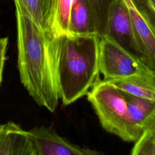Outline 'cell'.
<instances>
[{
  "label": "cell",
  "mask_w": 155,
  "mask_h": 155,
  "mask_svg": "<svg viewBox=\"0 0 155 155\" xmlns=\"http://www.w3.org/2000/svg\"><path fill=\"white\" fill-rule=\"evenodd\" d=\"M104 36L145 64L127 7L122 0L115 1L110 8Z\"/></svg>",
  "instance_id": "8992f818"
},
{
  "label": "cell",
  "mask_w": 155,
  "mask_h": 155,
  "mask_svg": "<svg viewBox=\"0 0 155 155\" xmlns=\"http://www.w3.org/2000/svg\"><path fill=\"white\" fill-rule=\"evenodd\" d=\"M70 35H96L93 16L87 0H73L70 14Z\"/></svg>",
  "instance_id": "8fae6325"
},
{
  "label": "cell",
  "mask_w": 155,
  "mask_h": 155,
  "mask_svg": "<svg viewBox=\"0 0 155 155\" xmlns=\"http://www.w3.org/2000/svg\"><path fill=\"white\" fill-rule=\"evenodd\" d=\"M102 81L112 84L124 93L155 101V74H137Z\"/></svg>",
  "instance_id": "9c48e42d"
},
{
  "label": "cell",
  "mask_w": 155,
  "mask_h": 155,
  "mask_svg": "<svg viewBox=\"0 0 155 155\" xmlns=\"http://www.w3.org/2000/svg\"><path fill=\"white\" fill-rule=\"evenodd\" d=\"M134 143L130 155H155V128L144 131Z\"/></svg>",
  "instance_id": "9a60e30c"
},
{
  "label": "cell",
  "mask_w": 155,
  "mask_h": 155,
  "mask_svg": "<svg viewBox=\"0 0 155 155\" xmlns=\"http://www.w3.org/2000/svg\"><path fill=\"white\" fill-rule=\"evenodd\" d=\"M73 0H51L49 33L53 36L70 35V9Z\"/></svg>",
  "instance_id": "7c38bea8"
},
{
  "label": "cell",
  "mask_w": 155,
  "mask_h": 155,
  "mask_svg": "<svg viewBox=\"0 0 155 155\" xmlns=\"http://www.w3.org/2000/svg\"><path fill=\"white\" fill-rule=\"evenodd\" d=\"M127 7L139 47L143 53L145 64L155 71V30L134 6L131 0H122Z\"/></svg>",
  "instance_id": "52a82bcc"
},
{
  "label": "cell",
  "mask_w": 155,
  "mask_h": 155,
  "mask_svg": "<svg viewBox=\"0 0 155 155\" xmlns=\"http://www.w3.org/2000/svg\"></svg>",
  "instance_id": "d6986e66"
},
{
  "label": "cell",
  "mask_w": 155,
  "mask_h": 155,
  "mask_svg": "<svg viewBox=\"0 0 155 155\" xmlns=\"http://www.w3.org/2000/svg\"><path fill=\"white\" fill-rule=\"evenodd\" d=\"M151 28L155 30V0H131Z\"/></svg>",
  "instance_id": "2e32d148"
},
{
  "label": "cell",
  "mask_w": 155,
  "mask_h": 155,
  "mask_svg": "<svg viewBox=\"0 0 155 155\" xmlns=\"http://www.w3.org/2000/svg\"><path fill=\"white\" fill-rule=\"evenodd\" d=\"M8 44V38H0V84L2 81V72L5 59V53Z\"/></svg>",
  "instance_id": "e0dca14e"
},
{
  "label": "cell",
  "mask_w": 155,
  "mask_h": 155,
  "mask_svg": "<svg viewBox=\"0 0 155 155\" xmlns=\"http://www.w3.org/2000/svg\"><path fill=\"white\" fill-rule=\"evenodd\" d=\"M87 96L104 130L127 142L134 143L140 138L143 133L131 119L118 88L99 79Z\"/></svg>",
  "instance_id": "3957f363"
},
{
  "label": "cell",
  "mask_w": 155,
  "mask_h": 155,
  "mask_svg": "<svg viewBox=\"0 0 155 155\" xmlns=\"http://www.w3.org/2000/svg\"><path fill=\"white\" fill-rule=\"evenodd\" d=\"M45 35L48 62L59 98L64 105H68L86 96L100 79V38L96 35Z\"/></svg>",
  "instance_id": "6da1fadb"
},
{
  "label": "cell",
  "mask_w": 155,
  "mask_h": 155,
  "mask_svg": "<svg viewBox=\"0 0 155 155\" xmlns=\"http://www.w3.org/2000/svg\"><path fill=\"white\" fill-rule=\"evenodd\" d=\"M122 93L130 116L138 129L143 133L155 128V101Z\"/></svg>",
  "instance_id": "30bf717a"
},
{
  "label": "cell",
  "mask_w": 155,
  "mask_h": 155,
  "mask_svg": "<svg viewBox=\"0 0 155 155\" xmlns=\"http://www.w3.org/2000/svg\"><path fill=\"white\" fill-rule=\"evenodd\" d=\"M0 155H37L27 131L13 122L5 124L0 139Z\"/></svg>",
  "instance_id": "ba28073f"
},
{
  "label": "cell",
  "mask_w": 155,
  "mask_h": 155,
  "mask_svg": "<svg viewBox=\"0 0 155 155\" xmlns=\"http://www.w3.org/2000/svg\"><path fill=\"white\" fill-rule=\"evenodd\" d=\"M4 127H5V124H0V139L3 134V132L4 130Z\"/></svg>",
  "instance_id": "ac0fdd59"
},
{
  "label": "cell",
  "mask_w": 155,
  "mask_h": 155,
  "mask_svg": "<svg viewBox=\"0 0 155 155\" xmlns=\"http://www.w3.org/2000/svg\"><path fill=\"white\" fill-rule=\"evenodd\" d=\"M99 38V70L103 75L102 80L155 74V71L107 36Z\"/></svg>",
  "instance_id": "277c9868"
},
{
  "label": "cell",
  "mask_w": 155,
  "mask_h": 155,
  "mask_svg": "<svg viewBox=\"0 0 155 155\" xmlns=\"http://www.w3.org/2000/svg\"><path fill=\"white\" fill-rule=\"evenodd\" d=\"M14 2L21 82L38 105L54 113L60 98L48 62L45 32L31 19L19 0Z\"/></svg>",
  "instance_id": "7a4b0ae2"
},
{
  "label": "cell",
  "mask_w": 155,
  "mask_h": 155,
  "mask_svg": "<svg viewBox=\"0 0 155 155\" xmlns=\"http://www.w3.org/2000/svg\"><path fill=\"white\" fill-rule=\"evenodd\" d=\"M90 7L97 35L101 38L105 35L108 12L112 4L116 0H87Z\"/></svg>",
  "instance_id": "5bb4252c"
},
{
  "label": "cell",
  "mask_w": 155,
  "mask_h": 155,
  "mask_svg": "<svg viewBox=\"0 0 155 155\" xmlns=\"http://www.w3.org/2000/svg\"><path fill=\"white\" fill-rule=\"evenodd\" d=\"M31 19L44 31L49 32L51 0H19Z\"/></svg>",
  "instance_id": "4fadbf2b"
},
{
  "label": "cell",
  "mask_w": 155,
  "mask_h": 155,
  "mask_svg": "<svg viewBox=\"0 0 155 155\" xmlns=\"http://www.w3.org/2000/svg\"><path fill=\"white\" fill-rule=\"evenodd\" d=\"M27 133L37 155H105L101 151L73 143L58 134L53 125L35 127Z\"/></svg>",
  "instance_id": "5b68a950"
}]
</instances>
